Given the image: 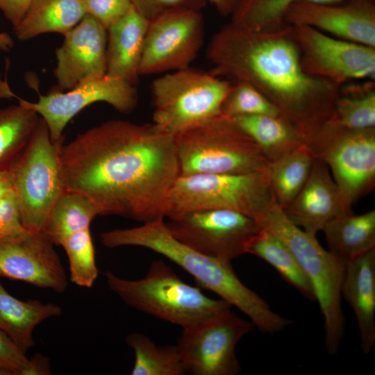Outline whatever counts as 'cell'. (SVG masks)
Returning a JSON list of instances; mask_svg holds the SVG:
<instances>
[{"label": "cell", "mask_w": 375, "mask_h": 375, "mask_svg": "<svg viewBox=\"0 0 375 375\" xmlns=\"http://www.w3.org/2000/svg\"><path fill=\"white\" fill-rule=\"evenodd\" d=\"M60 160L66 191L88 199L98 215L142 223L166 217L181 176L174 134L153 122L106 121L62 145Z\"/></svg>", "instance_id": "obj_1"}, {"label": "cell", "mask_w": 375, "mask_h": 375, "mask_svg": "<svg viewBox=\"0 0 375 375\" xmlns=\"http://www.w3.org/2000/svg\"><path fill=\"white\" fill-rule=\"evenodd\" d=\"M207 57L212 74L256 88L309 142L329 118L339 94L340 87L304 71L290 25L253 31L230 22L212 36Z\"/></svg>", "instance_id": "obj_2"}, {"label": "cell", "mask_w": 375, "mask_h": 375, "mask_svg": "<svg viewBox=\"0 0 375 375\" xmlns=\"http://www.w3.org/2000/svg\"><path fill=\"white\" fill-rule=\"evenodd\" d=\"M164 219L103 232L101 242L108 248L141 247L162 255L189 273L198 286L236 307L262 333H276L290 325L291 321L275 312L262 298L241 282L231 262L205 256L181 242L171 233Z\"/></svg>", "instance_id": "obj_3"}, {"label": "cell", "mask_w": 375, "mask_h": 375, "mask_svg": "<svg viewBox=\"0 0 375 375\" xmlns=\"http://www.w3.org/2000/svg\"><path fill=\"white\" fill-rule=\"evenodd\" d=\"M104 275L109 289L124 303L183 330L203 324L231 308L224 300L210 298L199 287L183 281L160 260L153 261L138 280L124 279L111 271Z\"/></svg>", "instance_id": "obj_4"}, {"label": "cell", "mask_w": 375, "mask_h": 375, "mask_svg": "<svg viewBox=\"0 0 375 375\" xmlns=\"http://www.w3.org/2000/svg\"><path fill=\"white\" fill-rule=\"evenodd\" d=\"M257 222L279 237L299 262L324 317L326 350L330 355H335L344 334L341 288L346 261L324 249L316 235L292 223L278 205Z\"/></svg>", "instance_id": "obj_5"}, {"label": "cell", "mask_w": 375, "mask_h": 375, "mask_svg": "<svg viewBox=\"0 0 375 375\" xmlns=\"http://www.w3.org/2000/svg\"><path fill=\"white\" fill-rule=\"evenodd\" d=\"M174 140L181 176L249 173L269 162L252 138L222 114L175 134Z\"/></svg>", "instance_id": "obj_6"}, {"label": "cell", "mask_w": 375, "mask_h": 375, "mask_svg": "<svg viewBox=\"0 0 375 375\" xmlns=\"http://www.w3.org/2000/svg\"><path fill=\"white\" fill-rule=\"evenodd\" d=\"M62 142L51 140L47 125L40 117L28 142L8 168L26 230L44 232L55 203L65 191L60 160Z\"/></svg>", "instance_id": "obj_7"}, {"label": "cell", "mask_w": 375, "mask_h": 375, "mask_svg": "<svg viewBox=\"0 0 375 375\" xmlns=\"http://www.w3.org/2000/svg\"><path fill=\"white\" fill-rule=\"evenodd\" d=\"M265 169L243 174L180 176L170 192L166 217L218 209L238 212L257 221L278 205Z\"/></svg>", "instance_id": "obj_8"}, {"label": "cell", "mask_w": 375, "mask_h": 375, "mask_svg": "<svg viewBox=\"0 0 375 375\" xmlns=\"http://www.w3.org/2000/svg\"><path fill=\"white\" fill-rule=\"evenodd\" d=\"M233 82L187 67L167 72L151 83L153 123L176 134L220 114Z\"/></svg>", "instance_id": "obj_9"}, {"label": "cell", "mask_w": 375, "mask_h": 375, "mask_svg": "<svg viewBox=\"0 0 375 375\" xmlns=\"http://www.w3.org/2000/svg\"><path fill=\"white\" fill-rule=\"evenodd\" d=\"M308 146L331 171L346 214L375 185V128L347 130L324 124Z\"/></svg>", "instance_id": "obj_10"}, {"label": "cell", "mask_w": 375, "mask_h": 375, "mask_svg": "<svg viewBox=\"0 0 375 375\" xmlns=\"http://www.w3.org/2000/svg\"><path fill=\"white\" fill-rule=\"evenodd\" d=\"M4 89L3 98H16L19 103L35 112L46 122L53 142L64 141L67 124L87 106L105 102L122 113H129L135 108L138 99L135 85L107 74L65 92L53 89L46 95L40 94L37 102L19 98L7 87Z\"/></svg>", "instance_id": "obj_11"}, {"label": "cell", "mask_w": 375, "mask_h": 375, "mask_svg": "<svg viewBox=\"0 0 375 375\" xmlns=\"http://www.w3.org/2000/svg\"><path fill=\"white\" fill-rule=\"evenodd\" d=\"M181 242L205 256L231 262L247 253L260 228L254 219L228 210H200L176 215L165 222Z\"/></svg>", "instance_id": "obj_12"}, {"label": "cell", "mask_w": 375, "mask_h": 375, "mask_svg": "<svg viewBox=\"0 0 375 375\" xmlns=\"http://www.w3.org/2000/svg\"><path fill=\"white\" fill-rule=\"evenodd\" d=\"M204 38L199 10L176 8L149 21L140 76L185 69L196 58Z\"/></svg>", "instance_id": "obj_13"}, {"label": "cell", "mask_w": 375, "mask_h": 375, "mask_svg": "<svg viewBox=\"0 0 375 375\" xmlns=\"http://www.w3.org/2000/svg\"><path fill=\"white\" fill-rule=\"evenodd\" d=\"M254 325L231 308L193 328L183 330L176 347L186 372L192 375H236L240 365L235 354L238 341Z\"/></svg>", "instance_id": "obj_14"}, {"label": "cell", "mask_w": 375, "mask_h": 375, "mask_svg": "<svg viewBox=\"0 0 375 375\" xmlns=\"http://www.w3.org/2000/svg\"><path fill=\"white\" fill-rule=\"evenodd\" d=\"M304 71L341 87L353 81L375 80V48L292 26Z\"/></svg>", "instance_id": "obj_15"}, {"label": "cell", "mask_w": 375, "mask_h": 375, "mask_svg": "<svg viewBox=\"0 0 375 375\" xmlns=\"http://www.w3.org/2000/svg\"><path fill=\"white\" fill-rule=\"evenodd\" d=\"M0 276L56 293L68 285L54 244L43 231L25 230L0 239Z\"/></svg>", "instance_id": "obj_16"}, {"label": "cell", "mask_w": 375, "mask_h": 375, "mask_svg": "<svg viewBox=\"0 0 375 375\" xmlns=\"http://www.w3.org/2000/svg\"><path fill=\"white\" fill-rule=\"evenodd\" d=\"M284 22L310 26L337 38L375 48L374 0L331 3L299 1L288 6Z\"/></svg>", "instance_id": "obj_17"}, {"label": "cell", "mask_w": 375, "mask_h": 375, "mask_svg": "<svg viewBox=\"0 0 375 375\" xmlns=\"http://www.w3.org/2000/svg\"><path fill=\"white\" fill-rule=\"evenodd\" d=\"M107 30L93 17L86 14L64 35L62 45L56 51L53 89L67 91L88 79L106 74Z\"/></svg>", "instance_id": "obj_18"}, {"label": "cell", "mask_w": 375, "mask_h": 375, "mask_svg": "<svg viewBox=\"0 0 375 375\" xmlns=\"http://www.w3.org/2000/svg\"><path fill=\"white\" fill-rule=\"evenodd\" d=\"M282 210L292 223L314 235L329 221L346 214L336 184L322 160L315 157L305 185Z\"/></svg>", "instance_id": "obj_19"}, {"label": "cell", "mask_w": 375, "mask_h": 375, "mask_svg": "<svg viewBox=\"0 0 375 375\" xmlns=\"http://www.w3.org/2000/svg\"><path fill=\"white\" fill-rule=\"evenodd\" d=\"M341 295L354 312L361 350L367 354L375 343V249L346 262Z\"/></svg>", "instance_id": "obj_20"}, {"label": "cell", "mask_w": 375, "mask_h": 375, "mask_svg": "<svg viewBox=\"0 0 375 375\" xmlns=\"http://www.w3.org/2000/svg\"><path fill=\"white\" fill-rule=\"evenodd\" d=\"M149 21L132 6L107 29L106 74L135 85Z\"/></svg>", "instance_id": "obj_21"}, {"label": "cell", "mask_w": 375, "mask_h": 375, "mask_svg": "<svg viewBox=\"0 0 375 375\" xmlns=\"http://www.w3.org/2000/svg\"><path fill=\"white\" fill-rule=\"evenodd\" d=\"M62 312V308L53 303L17 299L0 283V330L24 353L35 345L36 326L46 319L60 317Z\"/></svg>", "instance_id": "obj_22"}, {"label": "cell", "mask_w": 375, "mask_h": 375, "mask_svg": "<svg viewBox=\"0 0 375 375\" xmlns=\"http://www.w3.org/2000/svg\"><path fill=\"white\" fill-rule=\"evenodd\" d=\"M256 143L268 162L308 144V138L281 115H240L232 117Z\"/></svg>", "instance_id": "obj_23"}, {"label": "cell", "mask_w": 375, "mask_h": 375, "mask_svg": "<svg viewBox=\"0 0 375 375\" xmlns=\"http://www.w3.org/2000/svg\"><path fill=\"white\" fill-rule=\"evenodd\" d=\"M85 15L82 0H33L14 31L19 40H29L47 33L64 35Z\"/></svg>", "instance_id": "obj_24"}, {"label": "cell", "mask_w": 375, "mask_h": 375, "mask_svg": "<svg viewBox=\"0 0 375 375\" xmlns=\"http://www.w3.org/2000/svg\"><path fill=\"white\" fill-rule=\"evenodd\" d=\"M322 231L328 251L347 262L375 249V210L341 215L329 221Z\"/></svg>", "instance_id": "obj_25"}, {"label": "cell", "mask_w": 375, "mask_h": 375, "mask_svg": "<svg viewBox=\"0 0 375 375\" xmlns=\"http://www.w3.org/2000/svg\"><path fill=\"white\" fill-rule=\"evenodd\" d=\"M315 156L308 144H304L266 167L271 189L278 206L284 209L297 195L307 181Z\"/></svg>", "instance_id": "obj_26"}, {"label": "cell", "mask_w": 375, "mask_h": 375, "mask_svg": "<svg viewBox=\"0 0 375 375\" xmlns=\"http://www.w3.org/2000/svg\"><path fill=\"white\" fill-rule=\"evenodd\" d=\"M247 253L271 265L289 284L309 301L315 300L312 288L299 262L276 235L260 226L249 242Z\"/></svg>", "instance_id": "obj_27"}, {"label": "cell", "mask_w": 375, "mask_h": 375, "mask_svg": "<svg viewBox=\"0 0 375 375\" xmlns=\"http://www.w3.org/2000/svg\"><path fill=\"white\" fill-rule=\"evenodd\" d=\"M341 86L331 114L324 124L347 130L375 128L374 81Z\"/></svg>", "instance_id": "obj_28"}, {"label": "cell", "mask_w": 375, "mask_h": 375, "mask_svg": "<svg viewBox=\"0 0 375 375\" xmlns=\"http://www.w3.org/2000/svg\"><path fill=\"white\" fill-rule=\"evenodd\" d=\"M97 216V210L88 199L65 190L55 203L44 232L54 245H60L69 235L90 228Z\"/></svg>", "instance_id": "obj_29"}, {"label": "cell", "mask_w": 375, "mask_h": 375, "mask_svg": "<svg viewBox=\"0 0 375 375\" xmlns=\"http://www.w3.org/2000/svg\"><path fill=\"white\" fill-rule=\"evenodd\" d=\"M126 342L135 353L132 375H183L186 373L176 345L158 346L140 333L128 334Z\"/></svg>", "instance_id": "obj_30"}, {"label": "cell", "mask_w": 375, "mask_h": 375, "mask_svg": "<svg viewBox=\"0 0 375 375\" xmlns=\"http://www.w3.org/2000/svg\"><path fill=\"white\" fill-rule=\"evenodd\" d=\"M39 118L19 103L0 108V171L8 169L26 146Z\"/></svg>", "instance_id": "obj_31"}, {"label": "cell", "mask_w": 375, "mask_h": 375, "mask_svg": "<svg viewBox=\"0 0 375 375\" xmlns=\"http://www.w3.org/2000/svg\"><path fill=\"white\" fill-rule=\"evenodd\" d=\"M299 1L331 3L344 0H240L231 22L253 31L278 28L286 25L284 15L288 6Z\"/></svg>", "instance_id": "obj_32"}, {"label": "cell", "mask_w": 375, "mask_h": 375, "mask_svg": "<svg viewBox=\"0 0 375 375\" xmlns=\"http://www.w3.org/2000/svg\"><path fill=\"white\" fill-rule=\"evenodd\" d=\"M60 246L67 254L71 281L79 287L92 288L99 270L90 228L69 235Z\"/></svg>", "instance_id": "obj_33"}, {"label": "cell", "mask_w": 375, "mask_h": 375, "mask_svg": "<svg viewBox=\"0 0 375 375\" xmlns=\"http://www.w3.org/2000/svg\"><path fill=\"white\" fill-rule=\"evenodd\" d=\"M221 113L230 117L252 115H281L276 107L260 92L243 81H233L222 106Z\"/></svg>", "instance_id": "obj_34"}, {"label": "cell", "mask_w": 375, "mask_h": 375, "mask_svg": "<svg viewBox=\"0 0 375 375\" xmlns=\"http://www.w3.org/2000/svg\"><path fill=\"white\" fill-rule=\"evenodd\" d=\"M86 14L96 19L106 30L132 8L131 0H82Z\"/></svg>", "instance_id": "obj_35"}, {"label": "cell", "mask_w": 375, "mask_h": 375, "mask_svg": "<svg viewBox=\"0 0 375 375\" xmlns=\"http://www.w3.org/2000/svg\"><path fill=\"white\" fill-rule=\"evenodd\" d=\"M19 203L13 190L0 199V239L23 232Z\"/></svg>", "instance_id": "obj_36"}, {"label": "cell", "mask_w": 375, "mask_h": 375, "mask_svg": "<svg viewBox=\"0 0 375 375\" xmlns=\"http://www.w3.org/2000/svg\"><path fill=\"white\" fill-rule=\"evenodd\" d=\"M133 8L148 21L173 9L186 8L199 10L205 0H131Z\"/></svg>", "instance_id": "obj_37"}, {"label": "cell", "mask_w": 375, "mask_h": 375, "mask_svg": "<svg viewBox=\"0 0 375 375\" xmlns=\"http://www.w3.org/2000/svg\"><path fill=\"white\" fill-rule=\"evenodd\" d=\"M28 359L26 353L0 330V369L9 375H22Z\"/></svg>", "instance_id": "obj_38"}, {"label": "cell", "mask_w": 375, "mask_h": 375, "mask_svg": "<svg viewBox=\"0 0 375 375\" xmlns=\"http://www.w3.org/2000/svg\"><path fill=\"white\" fill-rule=\"evenodd\" d=\"M32 1L33 0H0V10L15 28L22 20Z\"/></svg>", "instance_id": "obj_39"}, {"label": "cell", "mask_w": 375, "mask_h": 375, "mask_svg": "<svg viewBox=\"0 0 375 375\" xmlns=\"http://www.w3.org/2000/svg\"><path fill=\"white\" fill-rule=\"evenodd\" d=\"M49 358L42 354L35 353L28 359V363L22 375L51 374Z\"/></svg>", "instance_id": "obj_40"}, {"label": "cell", "mask_w": 375, "mask_h": 375, "mask_svg": "<svg viewBox=\"0 0 375 375\" xmlns=\"http://www.w3.org/2000/svg\"><path fill=\"white\" fill-rule=\"evenodd\" d=\"M210 3L223 16H231L240 0H205Z\"/></svg>", "instance_id": "obj_41"}, {"label": "cell", "mask_w": 375, "mask_h": 375, "mask_svg": "<svg viewBox=\"0 0 375 375\" xmlns=\"http://www.w3.org/2000/svg\"><path fill=\"white\" fill-rule=\"evenodd\" d=\"M12 190L11 174L8 169L0 171V199Z\"/></svg>", "instance_id": "obj_42"}, {"label": "cell", "mask_w": 375, "mask_h": 375, "mask_svg": "<svg viewBox=\"0 0 375 375\" xmlns=\"http://www.w3.org/2000/svg\"><path fill=\"white\" fill-rule=\"evenodd\" d=\"M14 42L6 33H0V50L8 51L13 48Z\"/></svg>", "instance_id": "obj_43"}, {"label": "cell", "mask_w": 375, "mask_h": 375, "mask_svg": "<svg viewBox=\"0 0 375 375\" xmlns=\"http://www.w3.org/2000/svg\"><path fill=\"white\" fill-rule=\"evenodd\" d=\"M0 375H9V374L6 371L0 369Z\"/></svg>", "instance_id": "obj_44"}]
</instances>
